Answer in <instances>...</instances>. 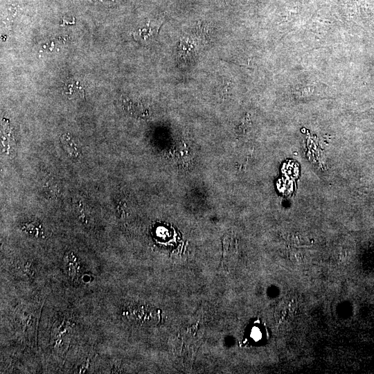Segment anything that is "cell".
Here are the masks:
<instances>
[{
    "instance_id": "4",
    "label": "cell",
    "mask_w": 374,
    "mask_h": 374,
    "mask_svg": "<svg viewBox=\"0 0 374 374\" xmlns=\"http://www.w3.org/2000/svg\"><path fill=\"white\" fill-rule=\"evenodd\" d=\"M251 337L256 341H258L260 338L261 334H260V332L259 331V330L258 328H254L252 330Z\"/></svg>"
},
{
    "instance_id": "1",
    "label": "cell",
    "mask_w": 374,
    "mask_h": 374,
    "mask_svg": "<svg viewBox=\"0 0 374 374\" xmlns=\"http://www.w3.org/2000/svg\"><path fill=\"white\" fill-rule=\"evenodd\" d=\"M63 91L69 98H74L75 96L84 97V89L80 85L79 81L75 80L73 78H69L63 84Z\"/></svg>"
},
{
    "instance_id": "2",
    "label": "cell",
    "mask_w": 374,
    "mask_h": 374,
    "mask_svg": "<svg viewBox=\"0 0 374 374\" xmlns=\"http://www.w3.org/2000/svg\"><path fill=\"white\" fill-rule=\"evenodd\" d=\"M159 27L152 26L148 24L145 27L139 29L133 33L134 39L137 41L147 42L154 39L159 33Z\"/></svg>"
},
{
    "instance_id": "3",
    "label": "cell",
    "mask_w": 374,
    "mask_h": 374,
    "mask_svg": "<svg viewBox=\"0 0 374 374\" xmlns=\"http://www.w3.org/2000/svg\"><path fill=\"white\" fill-rule=\"evenodd\" d=\"M66 262L69 276L71 278H75L78 269L76 257L73 253H69L66 254Z\"/></svg>"
}]
</instances>
